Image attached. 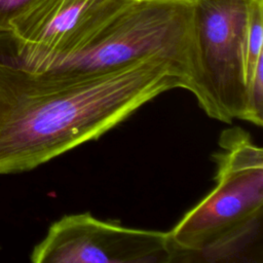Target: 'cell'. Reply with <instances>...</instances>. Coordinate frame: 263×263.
<instances>
[{
	"instance_id": "7",
	"label": "cell",
	"mask_w": 263,
	"mask_h": 263,
	"mask_svg": "<svg viewBox=\"0 0 263 263\" xmlns=\"http://www.w3.org/2000/svg\"><path fill=\"white\" fill-rule=\"evenodd\" d=\"M178 262L262 263L263 218L233 230L195 252L182 255Z\"/></svg>"
},
{
	"instance_id": "1",
	"label": "cell",
	"mask_w": 263,
	"mask_h": 263,
	"mask_svg": "<svg viewBox=\"0 0 263 263\" xmlns=\"http://www.w3.org/2000/svg\"><path fill=\"white\" fill-rule=\"evenodd\" d=\"M175 88L188 84L165 58L93 71L40 69L21 61L0 30V175L32 171L97 140Z\"/></svg>"
},
{
	"instance_id": "5",
	"label": "cell",
	"mask_w": 263,
	"mask_h": 263,
	"mask_svg": "<svg viewBox=\"0 0 263 263\" xmlns=\"http://www.w3.org/2000/svg\"><path fill=\"white\" fill-rule=\"evenodd\" d=\"M34 263H173L168 231L132 228L90 213L54 221L33 248Z\"/></svg>"
},
{
	"instance_id": "2",
	"label": "cell",
	"mask_w": 263,
	"mask_h": 263,
	"mask_svg": "<svg viewBox=\"0 0 263 263\" xmlns=\"http://www.w3.org/2000/svg\"><path fill=\"white\" fill-rule=\"evenodd\" d=\"M158 55L181 72L203 110L193 0H134L105 23L76 53L48 69L105 70Z\"/></svg>"
},
{
	"instance_id": "3",
	"label": "cell",
	"mask_w": 263,
	"mask_h": 263,
	"mask_svg": "<svg viewBox=\"0 0 263 263\" xmlns=\"http://www.w3.org/2000/svg\"><path fill=\"white\" fill-rule=\"evenodd\" d=\"M213 154L214 188L168 231L174 262L263 218V150L239 126L224 129Z\"/></svg>"
},
{
	"instance_id": "4",
	"label": "cell",
	"mask_w": 263,
	"mask_h": 263,
	"mask_svg": "<svg viewBox=\"0 0 263 263\" xmlns=\"http://www.w3.org/2000/svg\"><path fill=\"white\" fill-rule=\"evenodd\" d=\"M253 0H193L204 113L231 123L248 121L245 62Z\"/></svg>"
},
{
	"instance_id": "8",
	"label": "cell",
	"mask_w": 263,
	"mask_h": 263,
	"mask_svg": "<svg viewBox=\"0 0 263 263\" xmlns=\"http://www.w3.org/2000/svg\"><path fill=\"white\" fill-rule=\"evenodd\" d=\"M34 0H0V30L10 29L12 21Z\"/></svg>"
},
{
	"instance_id": "6",
	"label": "cell",
	"mask_w": 263,
	"mask_h": 263,
	"mask_svg": "<svg viewBox=\"0 0 263 263\" xmlns=\"http://www.w3.org/2000/svg\"><path fill=\"white\" fill-rule=\"evenodd\" d=\"M134 0H34L2 30L25 64L48 69L79 51L96 32Z\"/></svg>"
}]
</instances>
